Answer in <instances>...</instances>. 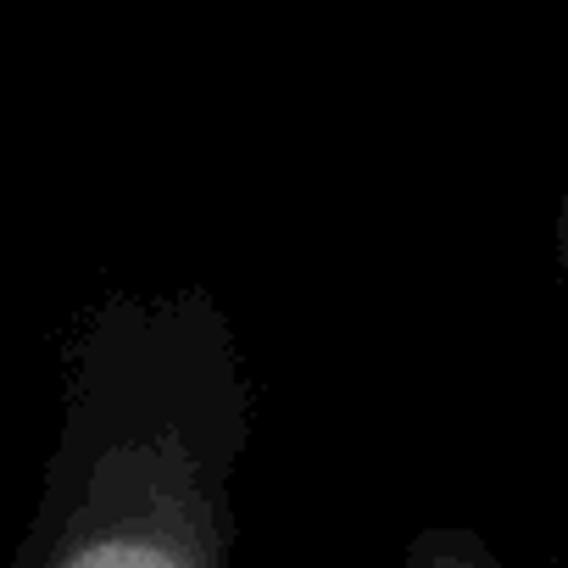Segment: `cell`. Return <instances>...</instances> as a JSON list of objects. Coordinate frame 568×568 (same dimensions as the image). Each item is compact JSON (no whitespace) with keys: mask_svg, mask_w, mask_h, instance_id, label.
I'll return each mask as SVG.
<instances>
[{"mask_svg":"<svg viewBox=\"0 0 568 568\" xmlns=\"http://www.w3.org/2000/svg\"><path fill=\"white\" fill-rule=\"evenodd\" d=\"M256 385L206 284L112 291L68 341L40 501L0 568H234Z\"/></svg>","mask_w":568,"mask_h":568,"instance_id":"1","label":"cell"},{"mask_svg":"<svg viewBox=\"0 0 568 568\" xmlns=\"http://www.w3.org/2000/svg\"><path fill=\"white\" fill-rule=\"evenodd\" d=\"M402 568H513L485 535L457 529V524H429L407 540Z\"/></svg>","mask_w":568,"mask_h":568,"instance_id":"2","label":"cell"},{"mask_svg":"<svg viewBox=\"0 0 568 568\" xmlns=\"http://www.w3.org/2000/svg\"><path fill=\"white\" fill-rule=\"evenodd\" d=\"M557 251H562V284H568V201H562V217H557Z\"/></svg>","mask_w":568,"mask_h":568,"instance_id":"3","label":"cell"}]
</instances>
